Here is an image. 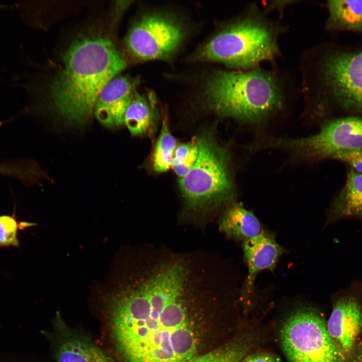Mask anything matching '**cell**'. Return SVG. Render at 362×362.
<instances>
[{"instance_id": "1", "label": "cell", "mask_w": 362, "mask_h": 362, "mask_svg": "<svg viewBox=\"0 0 362 362\" xmlns=\"http://www.w3.org/2000/svg\"><path fill=\"white\" fill-rule=\"evenodd\" d=\"M99 290L123 362H185L213 335L230 284L213 253L144 244L123 249Z\"/></svg>"}, {"instance_id": "2", "label": "cell", "mask_w": 362, "mask_h": 362, "mask_svg": "<svg viewBox=\"0 0 362 362\" xmlns=\"http://www.w3.org/2000/svg\"><path fill=\"white\" fill-rule=\"evenodd\" d=\"M59 52L53 72L26 87L35 110L50 113L68 127L91 121L104 87L126 67L110 32L96 23L75 32Z\"/></svg>"}, {"instance_id": "3", "label": "cell", "mask_w": 362, "mask_h": 362, "mask_svg": "<svg viewBox=\"0 0 362 362\" xmlns=\"http://www.w3.org/2000/svg\"><path fill=\"white\" fill-rule=\"evenodd\" d=\"M288 90L279 73L258 67L217 70L206 80L203 93L217 115L256 125L284 109Z\"/></svg>"}, {"instance_id": "4", "label": "cell", "mask_w": 362, "mask_h": 362, "mask_svg": "<svg viewBox=\"0 0 362 362\" xmlns=\"http://www.w3.org/2000/svg\"><path fill=\"white\" fill-rule=\"evenodd\" d=\"M255 4L224 25L195 52L197 60L216 62L235 70L258 67L281 55L279 38L285 28Z\"/></svg>"}, {"instance_id": "5", "label": "cell", "mask_w": 362, "mask_h": 362, "mask_svg": "<svg viewBox=\"0 0 362 362\" xmlns=\"http://www.w3.org/2000/svg\"><path fill=\"white\" fill-rule=\"evenodd\" d=\"M198 142L197 160L179 184L187 209L202 217L235 202L236 192L229 152L209 135Z\"/></svg>"}, {"instance_id": "6", "label": "cell", "mask_w": 362, "mask_h": 362, "mask_svg": "<svg viewBox=\"0 0 362 362\" xmlns=\"http://www.w3.org/2000/svg\"><path fill=\"white\" fill-rule=\"evenodd\" d=\"M279 337L288 362H346V355L331 338L326 322L313 308L294 310L283 323Z\"/></svg>"}, {"instance_id": "7", "label": "cell", "mask_w": 362, "mask_h": 362, "mask_svg": "<svg viewBox=\"0 0 362 362\" xmlns=\"http://www.w3.org/2000/svg\"><path fill=\"white\" fill-rule=\"evenodd\" d=\"M264 146L281 149L306 160L332 159L340 151L362 150V118L348 117L328 121L317 133L306 137L267 136Z\"/></svg>"}, {"instance_id": "8", "label": "cell", "mask_w": 362, "mask_h": 362, "mask_svg": "<svg viewBox=\"0 0 362 362\" xmlns=\"http://www.w3.org/2000/svg\"><path fill=\"white\" fill-rule=\"evenodd\" d=\"M185 36L182 23L173 16L147 13L133 21L124 45L128 54L136 60H164L177 51Z\"/></svg>"}, {"instance_id": "9", "label": "cell", "mask_w": 362, "mask_h": 362, "mask_svg": "<svg viewBox=\"0 0 362 362\" xmlns=\"http://www.w3.org/2000/svg\"><path fill=\"white\" fill-rule=\"evenodd\" d=\"M322 68L334 97L345 107L362 110V52L331 55Z\"/></svg>"}, {"instance_id": "10", "label": "cell", "mask_w": 362, "mask_h": 362, "mask_svg": "<svg viewBox=\"0 0 362 362\" xmlns=\"http://www.w3.org/2000/svg\"><path fill=\"white\" fill-rule=\"evenodd\" d=\"M53 342L57 362H118L87 335L66 325L59 314L54 321Z\"/></svg>"}, {"instance_id": "11", "label": "cell", "mask_w": 362, "mask_h": 362, "mask_svg": "<svg viewBox=\"0 0 362 362\" xmlns=\"http://www.w3.org/2000/svg\"><path fill=\"white\" fill-rule=\"evenodd\" d=\"M138 80L129 75H117L100 93L94 116L103 126L116 129L124 124V116L136 92Z\"/></svg>"}, {"instance_id": "12", "label": "cell", "mask_w": 362, "mask_h": 362, "mask_svg": "<svg viewBox=\"0 0 362 362\" xmlns=\"http://www.w3.org/2000/svg\"><path fill=\"white\" fill-rule=\"evenodd\" d=\"M243 250L248 273L241 290V298L246 306L253 294L257 274L263 270L274 272L285 250L277 242L273 234L265 232L244 242Z\"/></svg>"}, {"instance_id": "13", "label": "cell", "mask_w": 362, "mask_h": 362, "mask_svg": "<svg viewBox=\"0 0 362 362\" xmlns=\"http://www.w3.org/2000/svg\"><path fill=\"white\" fill-rule=\"evenodd\" d=\"M328 331L346 355L353 346L362 327V307L352 296L338 299L326 322Z\"/></svg>"}, {"instance_id": "14", "label": "cell", "mask_w": 362, "mask_h": 362, "mask_svg": "<svg viewBox=\"0 0 362 362\" xmlns=\"http://www.w3.org/2000/svg\"><path fill=\"white\" fill-rule=\"evenodd\" d=\"M219 230L229 238L246 241L261 233V225L241 203L234 202L224 210L219 222Z\"/></svg>"}, {"instance_id": "15", "label": "cell", "mask_w": 362, "mask_h": 362, "mask_svg": "<svg viewBox=\"0 0 362 362\" xmlns=\"http://www.w3.org/2000/svg\"><path fill=\"white\" fill-rule=\"evenodd\" d=\"M349 217L362 218V174L351 168L344 186L330 207L328 221Z\"/></svg>"}, {"instance_id": "16", "label": "cell", "mask_w": 362, "mask_h": 362, "mask_svg": "<svg viewBox=\"0 0 362 362\" xmlns=\"http://www.w3.org/2000/svg\"><path fill=\"white\" fill-rule=\"evenodd\" d=\"M253 332H245L228 342L195 355L185 362H241L258 343Z\"/></svg>"}, {"instance_id": "17", "label": "cell", "mask_w": 362, "mask_h": 362, "mask_svg": "<svg viewBox=\"0 0 362 362\" xmlns=\"http://www.w3.org/2000/svg\"><path fill=\"white\" fill-rule=\"evenodd\" d=\"M152 95L137 91L124 116V123L133 136L144 134L151 129L157 117Z\"/></svg>"}, {"instance_id": "18", "label": "cell", "mask_w": 362, "mask_h": 362, "mask_svg": "<svg viewBox=\"0 0 362 362\" xmlns=\"http://www.w3.org/2000/svg\"><path fill=\"white\" fill-rule=\"evenodd\" d=\"M329 24L362 30V1H329Z\"/></svg>"}, {"instance_id": "19", "label": "cell", "mask_w": 362, "mask_h": 362, "mask_svg": "<svg viewBox=\"0 0 362 362\" xmlns=\"http://www.w3.org/2000/svg\"><path fill=\"white\" fill-rule=\"evenodd\" d=\"M176 141L171 134L166 119L162 120L161 131L155 147L153 166L157 172H163L171 167Z\"/></svg>"}, {"instance_id": "20", "label": "cell", "mask_w": 362, "mask_h": 362, "mask_svg": "<svg viewBox=\"0 0 362 362\" xmlns=\"http://www.w3.org/2000/svg\"><path fill=\"white\" fill-rule=\"evenodd\" d=\"M199 153L198 138L177 146L174 151L171 167L180 178L185 176L192 168Z\"/></svg>"}, {"instance_id": "21", "label": "cell", "mask_w": 362, "mask_h": 362, "mask_svg": "<svg viewBox=\"0 0 362 362\" xmlns=\"http://www.w3.org/2000/svg\"><path fill=\"white\" fill-rule=\"evenodd\" d=\"M18 225L15 218L8 216H0V247L18 246L17 237Z\"/></svg>"}, {"instance_id": "22", "label": "cell", "mask_w": 362, "mask_h": 362, "mask_svg": "<svg viewBox=\"0 0 362 362\" xmlns=\"http://www.w3.org/2000/svg\"><path fill=\"white\" fill-rule=\"evenodd\" d=\"M361 150H352L340 151L336 153L332 159L345 162L356 172L362 174Z\"/></svg>"}, {"instance_id": "23", "label": "cell", "mask_w": 362, "mask_h": 362, "mask_svg": "<svg viewBox=\"0 0 362 362\" xmlns=\"http://www.w3.org/2000/svg\"><path fill=\"white\" fill-rule=\"evenodd\" d=\"M241 362H279L272 354L265 351L251 352Z\"/></svg>"}, {"instance_id": "24", "label": "cell", "mask_w": 362, "mask_h": 362, "mask_svg": "<svg viewBox=\"0 0 362 362\" xmlns=\"http://www.w3.org/2000/svg\"><path fill=\"white\" fill-rule=\"evenodd\" d=\"M297 1H271L269 2L268 4L266 5V9L265 11L266 13H267L269 11L277 10L280 14H282L284 9L294 2Z\"/></svg>"}, {"instance_id": "25", "label": "cell", "mask_w": 362, "mask_h": 362, "mask_svg": "<svg viewBox=\"0 0 362 362\" xmlns=\"http://www.w3.org/2000/svg\"><path fill=\"white\" fill-rule=\"evenodd\" d=\"M361 154H362V150H361Z\"/></svg>"}]
</instances>
